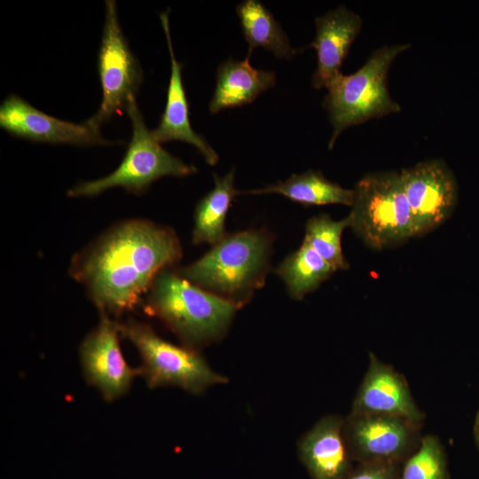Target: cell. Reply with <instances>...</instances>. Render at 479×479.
<instances>
[{"label": "cell", "instance_id": "cell-25", "mask_svg": "<svg viewBox=\"0 0 479 479\" xmlns=\"http://www.w3.org/2000/svg\"><path fill=\"white\" fill-rule=\"evenodd\" d=\"M475 431L476 441H477V444L479 445V414H478L476 421H475Z\"/></svg>", "mask_w": 479, "mask_h": 479}, {"label": "cell", "instance_id": "cell-13", "mask_svg": "<svg viewBox=\"0 0 479 479\" xmlns=\"http://www.w3.org/2000/svg\"><path fill=\"white\" fill-rule=\"evenodd\" d=\"M350 412L397 416L418 425L423 419L404 378L373 353Z\"/></svg>", "mask_w": 479, "mask_h": 479}, {"label": "cell", "instance_id": "cell-16", "mask_svg": "<svg viewBox=\"0 0 479 479\" xmlns=\"http://www.w3.org/2000/svg\"><path fill=\"white\" fill-rule=\"evenodd\" d=\"M160 20L168 43L171 70L165 109L158 127L152 130V134L159 143L174 140L189 143L200 153L208 164L215 165L219 159L217 153L191 126L189 104L182 80L183 67L174 53L169 31V12H161Z\"/></svg>", "mask_w": 479, "mask_h": 479}, {"label": "cell", "instance_id": "cell-5", "mask_svg": "<svg viewBox=\"0 0 479 479\" xmlns=\"http://www.w3.org/2000/svg\"><path fill=\"white\" fill-rule=\"evenodd\" d=\"M349 214L354 232L371 248L396 247L413 238L411 210L400 172H373L354 188Z\"/></svg>", "mask_w": 479, "mask_h": 479}, {"label": "cell", "instance_id": "cell-2", "mask_svg": "<svg viewBox=\"0 0 479 479\" xmlns=\"http://www.w3.org/2000/svg\"><path fill=\"white\" fill-rule=\"evenodd\" d=\"M240 305L164 270L147 292L145 311L159 318L189 348L224 337Z\"/></svg>", "mask_w": 479, "mask_h": 479}, {"label": "cell", "instance_id": "cell-15", "mask_svg": "<svg viewBox=\"0 0 479 479\" xmlns=\"http://www.w3.org/2000/svg\"><path fill=\"white\" fill-rule=\"evenodd\" d=\"M343 423L340 416H325L300 439L299 458L311 479H345L351 471Z\"/></svg>", "mask_w": 479, "mask_h": 479}, {"label": "cell", "instance_id": "cell-24", "mask_svg": "<svg viewBox=\"0 0 479 479\" xmlns=\"http://www.w3.org/2000/svg\"><path fill=\"white\" fill-rule=\"evenodd\" d=\"M345 479H397L396 464L393 463H361L350 471Z\"/></svg>", "mask_w": 479, "mask_h": 479}, {"label": "cell", "instance_id": "cell-9", "mask_svg": "<svg viewBox=\"0 0 479 479\" xmlns=\"http://www.w3.org/2000/svg\"><path fill=\"white\" fill-rule=\"evenodd\" d=\"M400 176L411 210L413 237L434 231L451 216L458 201V185L443 160L402 169Z\"/></svg>", "mask_w": 479, "mask_h": 479}, {"label": "cell", "instance_id": "cell-12", "mask_svg": "<svg viewBox=\"0 0 479 479\" xmlns=\"http://www.w3.org/2000/svg\"><path fill=\"white\" fill-rule=\"evenodd\" d=\"M0 127L12 136L34 142L106 145L112 142L100 135L89 121L74 123L36 109L17 95H10L0 106Z\"/></svg>", "mask_w": 479, "mask_h": 479}, {"label": "cell", "instance_id": "cell-21", "mask_svg": "<svg viewBox=\"0 0 479 479\" xmlns=\"http://www.w3.org/2000/svg\"><path fill=\"white\" fill-rule=\"evenodd\" d=\"M335 270L310 246L302 242L276 270L287 286L290 296L302 299L317 289Z\"/></svg>", "mask_w": 479, "mask_h": 479}, {"label": "cell", "instance_id": "cell-17", "mask_svg": "<svg viewBox=\"0 0 479 479\" xmlns=\"http://www.w3.org/2000/svg\"><path fill=\"white\" fill-rule=\"evenodd\" d=\"M275 82L274 72L255 68L249 63V57L243 60L229 59L217 68L209 112L216 114L224 109L250 104Z\"/></svg>", "mask_w": 479, "mask_h": 479}, {"label": "cell", "instance_id": "cell-7", "mask_svg": "<svg viewBox=\"0 0 479 479\" xmlns=\"http://www.w3.org/2000/svg\"><path fill=\"white\" fill-rule=\"evenodd\" d=\"M126 112L131 121L132 137L121 164L104 177L77 184L67 192L68 197H93L114 187L139 194L162 177H185L197 172L196 167L169 153L153 137L136 98L130 100Z\"/></svg>", "mask_w": 479, "mask_h": 479}, {"label": "cell", "instance_id": "cell-10", "mask_svg": "<svg viewBox=\"0 0 479 479\" xmlns=\"http://www.w3.org/2000/svg\"><path fill=\"white\" fill-rule=\"evenodd\" d=\"M418 426L397 416L350 412L343 436L351 459L360 464H396L415 444Z\"/></svg>", "mask_w": 479, "mask_h": 479}, {"label": "cell", "instance_id": "cell-23", "mask_svg": "<svg viewBox=\"0 0 479 479\" xmlns=\"http://www.w3.org/2000/svg\"><path fill=\"white\" fill-rule=\"evenodd\" d=\"M400 479H447L444 450L436 436L421 438L418 450L405 462Z\"/></svg>", "mask_w": 479, "mask_h": 479}, {"label": "cell", "instance_id": "cell-1", "mask_svg": "<svg viewBox=\"0 0 479 479\" xmlns=\"http://www.w3.org/2000/svg\"><path fill=\"white\" fill-rule=\"evenodd\" d=\"M182 257L175 232L145 219L119 222L72 257L68 275L100 313L132 310L155 278Z\"/></svg>", "mask_w": 479, "mask_h": 479}, {"label": "cell", "instance_id": "cell-11", "mask_svg": "<svg viewBox=\"0 0 479 479\" xmlns=\"http://www.w3.org/2000/svg\"><path fill=\"white\" fill-rule=\"evenodd\" d=\"M117 323L100 313L97 326L82 340L79 353L84 377L103 398L112 402L126 394L140 368L130 366L122 356Z\"/></svg>", "mask_w": 479, "mask_h": 479}, {"label": "cell", "instance_id": "cell-3", "mask_svg": "<svg viewBox=\"0 0 479 479\" xmlns=\"http://www.w3.org/2000/svg\"><path fill=\"white\" fill-rule=\"evenodd\" d=\"M270 240L259 231H244L224 237L177 273L192 284L235 302L243 303L263 282Z\"/></svg>", "mask_w": 479, "mask_h": 479}, {"label": "cell", "instance_id": "cell-22", "mask_svg": "<svg viewBox=\"0 0 479 479\" xmlns=\"http://www.w3.org/2000/svg\"><path fill=\"white\" fill-rule=\"evenodd\" d=\"M350 224L349 215L339 221L326 214L312 216L306 224L302 242L316 251L335 271L346 270L349 263L342 253V235Z\"/></svg>", "mask_w": 479, "mask_h": 479}, {"label": "cell", "instance_id": "cell-4", "mask_svg": "<svg viewBox=\"0 0 479 479\" xmlns=\"http://www.w3.org/2000/svg\"><path fill=\"white\" fill-rule=\"evenodd\" d=\"M410 46L403 43L376 49L358 70L348 75L342 73L327 88L323 106L333 127L330 149L349 127L400 111L388 90L387 75L394 59Z\"/></svg>", "mask_w": 479, "mask_h": 479}, {"label": "cell", "instance_id": "cell-19", "mask_svg": "<svg viewBox=\"0 0 479 479\" xmlns=\"http://www.w3.org/2000/svg\"><path fill=\"white\" fill-rule=\"evenodd\" d=\"M236 12L242 33L248 44L247 57L257 48L271 51L279 59H290L296 54L273 15L256 0H246L238 4Z\"/></svg>", "mask_w": 479, "mask_h": 479}, {"label": "cell", "instance_id": "cell-8", "mask_svg": "<svg viewBox=\"0 0 479 479\" xmlns=\"http://www.w3.org/2000/svg\"><path fill=\"white\" fill-rule=\"evenodd\" d=\"M98 72L102 101L97 113L90 118L91 124L100 125L114 115L126 111L136 98L143 80L138 60L131 52L122 34L116 2L106 1V18L98 56Z\"/></svg>", "mask_w": 479, "mask_h": 479}, {"label": "cell", "instance_id": "cell-6", "mask_svg": "<svg viewBox=\"0 0 479 479\" xmlns=\"http://www.w3.org/2000/svg\"><path fill=\"white\" fill-rule=\"evenodd\" d=\"M116 323L121 337L137 349L142 361L141 375L149 388L173 386L199 395L228 381L210 367L197 349L164 340L150 325L134 318Z\"/></svg>", "mask_w": 479, "mask_h": 479}, {"label": "cell", "instance_id": "cell-20", "mask_svg": "<svg viewBox=\"0 0 479 479\" xmlns=\"http://www.w3.org/2000/svg\"><path fill=\"white\" fill-rule=\"evenodd\" d=\"M214 179V188L195 208L192 241L196 245H216L225 237L226 216L233 198L239 194L234 187L233 169L223 177L215 174Z\"/></svg>", "mask_w": 479, "mask_h": 479}, {"label": "cell", "instance_id": "cell-18", "mask_svg": "<svg viewBox=\"0 0 479 479\" xmlns=\"http://www.w3.org/2000/svg\"><path fill=\"white\" fill-rule=\"evenodd\" d=\"M240 193H278L305 206L342 204L351 207L355 197L354 189L344 188L328 180L320 171L311 169L261 189L239 192Z\"/></svg>", "mask_w": 479, "mask_h": 479}, {"label": "cell", "instance_id": "cell-14", "mask_svg": "<svg viewBox=\"0 0 479 479\" xmlns=\"http://www.w3.org/2000/svg\"><path fill=\"white\" fill-rule=\"evenodd\" d=\"M362 24V18L343 4L316 18V36L309 46L317 52V67L311 77L315 89H327L342 74V64Z\"/></svg>", "mask_w": 479, "mask_h": 479}]
</instances>
